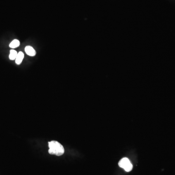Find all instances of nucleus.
Listing matches in <instances>:
<instances>
[{
    "label": "nucleus",
    "instance_id": "f257e3e1",
    "mask_svg": "<svg viewBox=\"0 0 175 175\" xmlns=\"http://www.w3.org/2000/svg\"><path fill=\"white\" fill-rule=\"evenodd\" d=\"M48 146L49 148L48 152L50 154L60 156L64 154V147L58 142L55 141L50 142L48 143Z\"/></svg>",
    "mask_w": 175,
    "mask_h": 175
},
{
    "label": "nucleus",
    "instance_id": "20e7f679",
    "mask_svg": "<svg viewBox=\"0 0 175 175\" xmlns=\"http://www.w3.org/2000/svg\"><path fill=\"white\" fill-rule=\"evenodd\" d=\"M23 58H24V54L23 52H20L19 53H18L16 58L15 60L16 63L17 65H20L21 64V63L23 60Z\"/></svg>",
    "mask_w": 175,
    "mask_h": 175
},
{
    "label": "nucleus",
    "instance_id": "f03ea898",
    "mask_svg": "<svg viewBox=\"0 0 175 175\" xmlns=\"http://www.w3.org/2000/svg\"><path fill=\"white\" fill-rule=\"evenodd\" d=\"M119 166L120 167L123 168L126 172H129L131 171L133 167L132 164L130 162V160L126 158H124L121 159L119 163Z\"/></svg>",
    "mask_w": 175,
    "mask_h": 175
},
{
    "label": "nucleus",
    "instance_id": "423d86ee",
    "mask_svg": "<svg viewBox=\"0 0 175 175\" xmlns=\"http://www.w3.org/2000/svg\"><path fill=\"white\" fill-rule=\"evenodd\" d=\"M17 54H18V53L16 51L13 50V49L11 50L10 51V54L9 56L10 60H16Z\"/></svg>",
    "mask_w": 175,
    "mask_h": 175
},
{
    "label": "nucleus",
    "instance_id": "39448f33",
    "mask_svg": "<svg viewBox=\"0 0 175 175\" xmlns=\"http://www.w3.org/2000/svg\"><path fill=\"white\" fill-rule=\"evenodd\" d=\"M20 45V42L18 39H14L13 41L10 44L9 47L11 48L14 49L18 47Z\"/></svg>",
    "mask_w": 175,
    "mask_h": 175
},
{
    "label": "nucleus",
    "instance_id": "7ed1b4c3",
    "mask_svg": "<svg viewBox=\"0 0 175 175\" xmlns=\"http://www.w3.org/2000/svg\"><path fill=\"white\" fill-rule=\"evenodd\" d=\"M25 52L26 53V54L31 57H34L36 54V51L32 46H26L25 48Z\"/></svg>",
    "mask_w": 175,
    "mask_h": 175
}]
</instances>
